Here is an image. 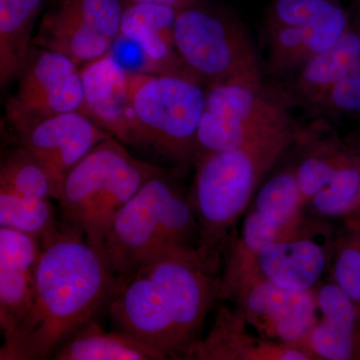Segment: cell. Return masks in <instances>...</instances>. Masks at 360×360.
Returning <instances> with one entry per match:
<instances>
[{"instance_id": "obj_13", "label": "cell", "mask_w": 360, "mask_h": 360, "mask_svg": "<svg viewBox=\"0 0 360 360\" xmlns=\"http://www.w3.org/2000/svg\"><path fill=\"white\" fill-rule=\"evenodd\" d=\"M41 243L0 227V328L13 335L32 302Z\"/></svg>"}, {"instance_id": "obj_14", "label": "cell", "mask_w": 360, "mask_h": 360, "mask_svg": "<svg viewBox=\"0 0 360 360\" xmlns=\"http://www.w3.org/2000/svg\"><path fill=\"white\" fill-rule=\"evenodd\" d=\"M269 283L286 290H312L328 265L322 246L307 238L279 241L250 255L234 246L231 257Z\"/></svg>"}, {"instance_id": "obj_9", "label": "cell", "mask_w": 360, "mask_h": 360, "mask_svg": "<svg viewBox=\"0 0 360 360\" xmlns=\"http://www.w3.org/2000/svg\"><path fill=\"white\" fill-rule=\"evenodd\" d=\"M229 297L236 300L243 316L265 335L309 354L307 341L319 321L316 295L312 290L277 286L245 262L231 257L221 279V298Z\"/></svg>"}, {"instance_id": "obj_15", "label": "cell", "mask_w": 360, "mask_h": 360, "mask_svg": "<svg viewBox=\"0 0 360 360\" xmlns=\"http://www.w3.org/2000/svg\"><path fill=\"white\" fill-rule=\"evenodd\" d=\"M316 298L322 317L310 333L309 354L326 360L360 359V303L333 281L321 286Z\"/></svg>"}, {"instance_id": "obj_22", "label": "cell", "mask_w": 360, "mask_h": 360, "mask_svg": "<svg viewBox=\"0 0 360 360\" xmlns=\"http://www.w3.org/2000/svg\"><path fill=\"white\" fill-rule=\"evenodd\" d=\"M350 18L340 0H271L264 26H292L342 35Z\"/></svg>"}, {"instance_id": "obj_25", "label": "cell", "mask_w": 360, "mask_h": 360, "mask_svg": "<svg viewBox=\"0 0 360 360\" xmlns=\"http://www.w3.org/2000/svg\"><path fill=\"white\" fill-rule=\"evenodd\" d=\"M354 158L335 139H324L310 146L295 165L303 205L328 186L336 172Z\"/></svg>"}, {"instance_id": "obj_32", "label": "cell", "mask_w": 360, "mask_h": 360, "mask_svg": "<svg viewBox=\"0 0 360 360\" xmlns=\"http://www.w3.org/2000/svg\"><path fill=\"white\" fill-rule=\"evenodd\" d=\"M130 1L143 2V4H165V6H169L179 9L180 7L186 6L189 2L194 1V0H130Z\"/></svg>"}, {"instance_id": "obj_26", "label": "cell", "mask_w": 360, "mask_h": 360, "mask_svg": "<svg viewBox=\"0 0 360 360\" xmlns=\"http://www.w3.org/2000/svg\"><path fill=\"white\" fill-rule=\"evenodd\" d=\"M0 191L32 198H54L51 180L44 167L20 146L2 158Z\"/></svg>"}, {"instance_id": "obj_19", "label": "cell", "mask_w": 360, "mask_h": 360, "mask_svg": "<svg viewBox=\"0 0 360 360\" xmlns=\"http://www.w3.org/2000/svg\"><path fill=\"white\" fill-rule=\"evenodd\" d=\"M54 360H163L167 355L120 331L106 333L90 321L65 341L52 356Z\"/></svg>"}, {"instance_id": "obj_3", "label": "cell", "mask_w": 360, "mask_h": 360, "mask_svg": "<svg viewBox=\"0 0 360 360\" xmlns=\"http://www.w3.org/2000/svg\"><path fill=\"white\" fill-rule=\"evenodd\" d=\"M295 129L221 153H201L188 196L200 226L198 253L215 269L232 226L262 176L298 139Z\"/></svg>"}, {"instance_id": "obj_1", "label": "cell", "mask_w": 360, "mask_h": 360, "mask_svg": "<svg viewBox=\"0 0 360 360\" xmlns=\"http://www.w3.org/2000/svg\"><path fill=\"white\" fill-rule=\"evenodd\" d=\"M120 281L103 252L80 234L63 229L41 245L32 302L1 360H44L108 309Z\"/></svg>"}, {"instance_id": "obj_4", "label": "cell", "mask_w": 360, "mask_h": 360, "mask_svg": "<svg viewBox=\"0 0 360 360\" xmlns=\"http://www.w3.org/2000/svg\"><path fill=\"white\" fill-rule=\"evenodd\" d=\"M200 226L188 196L162 170L116 215L103 253L120 284L158 258L198 253Z\"/></svg>"}, {"instance_id": "obj_34", "label": "cell", "mask_w": 360, "mask_h": 360, "mask_svg": "<svg viewBox=\"0 0 360 360\" xmlns=\"http://www.w3.org/2000/svg\"><path fill=\"white\" fill-rule=\"evenodd\" d=\"M349 215H352V217H355V219L360 220V212L352 213V214H349ZM347 217H348V215H347Z\"/></svg>"}, {"instance_id": "obj_6", "label": "cell", "mask_w": 360, "mask_h": 360, "mask_svg": "<svg viewBox=\"0 0 360 360\" xmlns=\"http://www.w3.org/2000/svg\"><path fill=\"white\" fill-rule=\"evenodd\" d=\"M174 46L187 72L208 85L225 82L262 84L250 32L236 14L205 0L177 11Z\"/></svg>"}, {"instance_id": "obj_17", "label": "cell", "mask_w": 360, "mask_h": 360, "mask_svg": "<svg viewBox=\"0 0 360 360\" xmlns=\"http://www.w3.org/2000/svg\"><path fill=\"white\" fill-rule=\"evenodd\" d=\"M360 60V25L348 26L328 49L319 52L293 77L288 97L316 112L331 87Z\"/></svg>"}, {"instance_id": "obj_28", "label": "cell", "mask_w": 360, "mask_h": 360, "mask_svg": "<svg viewBox=\"0 0 360 360\" xmlns=\"http://www.w3.org/2000/svg\"><path fill=\"white\" fill-rule=\"evenodd\" d=\"M345 231L335 241L331 260L333 283L360 303V220L345 217Z\"/></svg>"}, {"instance_id": "obj_30", "label": "cell", "mask_w": 360, "mask_h": 360, "mask_svg": "<svg viewBox=\"0 0 360 360\" xmlns=\"http://www.w3.org/2000/svg\"><path fill=\"white\" fill-rule=\"evenodd\" d=\"M300 238L304 236H295L270 224L251 207L243 222L240 241L236 248L250 255H255L271 243Z\"/></svg>"}, {"instance_id": "obj_29", "label": "cell", "mask_w": 360, "mask_h": 360, "mask_svg": "<svg viewBox=\"0 0 360 360\" xmlns=\"http://www.w3.org/2000/svg\"><path fill=\"white\" fill-rule=\"evenodd\" d=\"M360 111V60L338 80L328 92L317 115L335 116Z\"/></svg>"}, {"instance_id": "obj_18", "label": "cell", "mask_w": 360, "mask_h": 360, "mask_svg": "<svg viewBox=\"0 0 360 360\" xmlns=\"http://www.w3.org/2000/svg\"><path fill=\"white\" fill-rule=\"evenodd\" d=\"M177 11L175 7L143 2L123 7L120 33L136 42L161 73L186 71L174 46Z\"/></svg>"}, {"instance_id": "obj_23", "label": "cell", "mask_w": 360, "mask_h": 360, "mask_svg": "<svg viewBox=\"0 0 360 360\" xmlns=\"http://www.w3.org/2000/svg\"><path fill=\"white\" fill-rule=\"evenodd\" d=\"M302 206L295 168L290 167L272 175L265 182L257 194L252 208L270 224L302 236Z\"/></svg>"}, {"instance_id": "obj_16", "label": "cell", "mask_w": 360, "mask_h": 360, "mask_svg": "<svg viewBox=\"0 0 360 360\" xmlns=\"http://www.w3.org/2000/svg\"><path fill=\"white\" fill-rule=\"evenodd\" d=\"M32 44L65 54L82 68L106 56L112 40L91 27L65 0H58L42 16Z\"/></svg>"}, {"instance_id": "obj_33", "label": "cell", "mask_w": 360, "mask_h": 360, "mask_svg": "<svg viewBox=\"0 0 360 360\" xmlns=\"http://www.w3.org/2000/svg\"><path fill=\"white\" fill-rule=\"evenodd\" d=\"M360 212V194H359V200H357L356 205H355V206H354V210H352V213H354V212ZM352 213H350V214H352Z\"/></svg>"}, {"instance_id": "obj_20", "label": "cell", "mask_w": 360, "mask_h": 360, "mask_svg": "<svg viewBox=\"0 0 360 360\" xmlns=\"http://www.w3.org/2000/svg\"><path fill=\"white\" fill-rule=\"evenodd\" d=\"M44 0H0V84L18 77L30 53Z\"/></svg>"}, {"instance_id": "obj_11", "label": "cell", "mask_w": 360, "mask_h": 360, "mask_svg": "<svg viewBox=\"0 0 360 360\" xmlns=\"http://www.w3.org/2000/svg\"><path fill=\"white\" fill-rule=\"evenodd\" d=\"M14 132L18 146L44 167L56 200L68 172L97 144L112 136L82 111L51 116Z\"/></svg>"}, {"instance_id": "obj_10", "label": "cell", "mask_w": 360, "mask_h": 360, "mask_svg": "<svg viewBox=\"0 0 360 360\" xmlns=\"http://www.w3.org/2000/svg\"><path fill=\"white\" fill-rule=\"evenodd\" d=\"M18 78V89L6 106L14 131L51 116L84 112L80 68L65 54L45 49L30 51Z\"/></svg>"}, {"instance_id": "obj_31", "label": "cell", "mask_w": 360, "mask_h": 360, "mask_svg": "<svg viewBox=\"0 0 360 360\" xmlns=\"http://www.w3.org/2000/svg\"><path fill=\"white\" fill-rule=\"evenodd\" d=\"M108 54L131 75L161 73L158 65L136 42L120 33L113 39Z\"/></svg>"}, {"instance_id": "obj_8", "label": "cell", "mask_w": 360, "mask_h": 360, "mask_svg": "<svg viewBox=\"0 0 360 360\" xmlns=\"http://www.w3.org/2000/svg\"><path fill=\"white\" fill-rule=\"evenodd\" d=\"M288 99L269 94L264 84L225 82L208 85L196 158L201 153L234 150L295 129Z\"/></svg>"}, {"instance_id": "obj_12", "label": "cell", "mask_w": 360, "mask_h": 360, "mask_svg": "<svg viewBox=\"0 0 360 360\" xmlns=\"http://www.w3.org/2000/svg\"><path fill=\"white\" fill-rule=\"evenodd\" d=\"M84 113L120 142L141 144L131 97V73L110 54L80 68Z\"/></svg>"}, {"instance_id": "obj_5", "label": "cell", "mask_w": 360, "mask_h": 360, "mask_svg": "<svg viewBox=\"0 0 360 360\" xmlns=\"http://www.w3.org/2000/svg\"><path fill=\"white\" fill-rule=\"evenodd\" d=\"M160 168L129 155L111 136L97 144L66 175L58 201L68 229L103 252L117 213Z\"/></svg>"}, {"instance_id": "obj_21", "label": "cell", "mask_w": 360, "mask_h": 360, "mask_svg": "<svg viewBox=\"0 0 360 360\" xmlns=\"http://www.w3.org/2000/svg\"><path fill=\"white\" fill-rule=\"evenodd\" d=\"M266 68L276 77H293L303 66L340 39L335 33L292 26H264Z\"/></svg>"}, {"instance_id": "obj_2", "label": "cell", "mask_w": 360, "mask_h": 360, "mask_svg": "<svg viewBox=\"0 0 360 360\" xmlns=\"http://www.w3.org/2000/svg\"><path fill=\"white\" fill-rule=\"evenodd\" d=\"M200 253L158 258L118 286L108 307L115 330L186 359L221 298V279Z\"/></svg>"}, {"instance_id": "obj_24", "label": "cell", "mask_w": 360, "mask_h": 360, "mask_svg": "<svg viewBox=\"0 0 360 360\" xmlns=\"http://www.w3.org/2000/svg\"><path fill=\"white\" fill-rule=\"evenodd\" d=\"M0 227L13 229L44 245L61 231L51 198L0 191Z\"/></svg>"}, {"instance_id": "obj_27", "label": "cell", "mask_w": 360, "mask_h": 360, "mask_svg": "<svg viewBox=\"0 0 360 360\" xmlns=\"http://www.w3.org/2000/svg\"><path fill=\"white\" fill-rule=\"evenodd\" d=\"M359 194L360 158L355 156L309 201L322 217H345L354 210Z\"/></svg>"}, {"instance_id": "obj_7", "label": "cell", "mask_w": 360, "mask_h": 360, "mask_svg": "<svg viewBox=\"0 0 360 360\" xmlns=\"http://www.w3.org/2000/svg\"><path fill=\"white\" fill-rule=\"evenodd\" d=\"M132 105L141 144L179 162L195 160L206 89L187 71L131 75Z\"/></svg>"}]
</instances>
